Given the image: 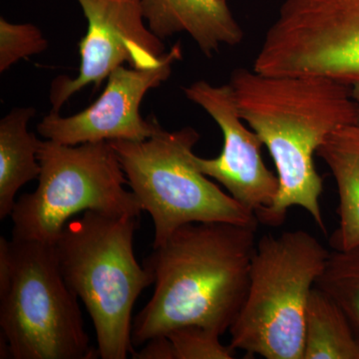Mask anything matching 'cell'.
Instances as JSON below:
<instances>
[{
  "label": "cell",
  "instance_id": "16",
  "mask_svg": "<svg viewBox=\"0 0 359 359\" xmlns=\"http://www.w3.org/2000/svg\"><path fill=\"white\" fill-rule=\"evenodd\" d=\"M316 287L339 304L359 337V245L330 252Z\"/></svg>",
  "mask_w": 359,
  "mask_h": 359
},
{
  "label": "cell",
  "instance_id": "17",
  "mask_svg": "<svg viewBox=\"0 0 359 359\" xmlns=\"http://www.w3.org/2000/svg\"><path fill=\"white\" fill-rule=\"evenodd\" d=\"M48 40L32 23H13L0 18V72L16 62L46 50Z\"/></svg>",
  "mask_w": 359,
  "mask_h": 359
},
{
  "label": "cell",
  "instance_id": "18",
  "mask_svg": "<svg viewBox=\"0 0 359 359\" xmlns=\"http://www.w3.org/2000/svg\"><path fill=\"white\" fill-rule=\"evenodd\" d=\"M166 337L173 346L175 359H231L235 349L219 341L218 332L198 325L175 328Z\"/></svg>",
  "mask_w": 359,
  "mask_h": 359
},
{
  "label": "cell",
  "instance_id": "13",
  "mask_svg": "<svg viewBox=\"0 0 359 359\" xmlns=\"http://www.w3.org/2000/svg\"><path fill=\"white\" fill-rule=\"evenodd\" d=\"M316 155L330 168L339 193V226L330 237L334 250L359 245V122L335 130Z\"/></svg>",
  "mask_w": 359,
  "mask_h": 359
},
{
  "label": "cell",
  "instance_id": "4",
  "mask_svg": "<svg viewBox=\"0 0 359 359\" xmlns=\"http://www.w3.org/2000/svg\"><path fill=\"white\" fill-rule=\"evenodd\" d=\"M78 299L63 278L54 245L0 238V358H98Z\"/></svg>",
  "mask_w": 359,
  "mask_h": 359
},
{
  "label": "cell",
  "instance_id": "7",
  "mask_svg": "<svg viewBox=\"0 0 359 359\" xmlns=\"http://www.w3.org/2000/svg\"><path fill=\"white\" fill-rule=\"evenodd\" d=\"M41 172L34 192L16 200L13 238L54 245L80 212L138 218L143 210L109 142L65 145L41 141Z\"/></svg>",
  "mask_w": 359,
  "mask_h": 359
},
{
  "label": "cell",
  "instance_id": "6",
  "mask_svg": "<svg viewBox=\"0 0 359 359\" xmlns=\"http://www.w3.org/2000/svg\"><path fill=\"white\" fill-rule=\"evenodd\" d=\"M200 134L192 127L160 128L147 140L110 141L128 185L154 224L153 248L180 226L222 222L254 224L259 221L230 194L222 191L196 166L194 147Z\"/></svg>",
  "mask_w": 359,
  "mask_h": 359
},
{
  "label": "cell",
  "instance_id": "20",
  "mask_svg": "<svg viewBox=\"0 0 359 359\" xmlns=\"http://www.w3.org/2000/svg\"><path fill=\"white\" fill-rule=\"evenodd\" d=\"M353 94L354 100H355L356 104H358V114H359V83L353 85Z\"/></svg>",
  "mask_w": 359,
  "mask_h": 359
},
{
  "label": "cell",
  "instance_id": "10",
  "mask_svg": "<svg viewBox=\"0 0 359 359\" xmlns=\"http://www.w3.org/2000/svg\"><path fill=\"white\" fill-rule=\"evenodd\" d=\"M182 58V44L176 43L155 67L120 66L111 73L103 93L88 108L68 117L51 111L37 125V132L46 140L65 145L147 140L161 125L155 119L142 117V101L151 89L169 79L175 63Z\"/></svg>",
  "mask_w": 359,
  "mask_h": 359
},
{
  "label": "cell",
  "instance_id": "11",
  "mask_svg": "<svg viewBox=\"0 0 359 359\" xmlns=\"http://www.w3.org/2000/svg\"><path fill=\"white\" fill-rule=\"evenodd\" d=\"M183 91L188 100L211 116L224 137L221 154L212 159L195 155L196 166L256 216L268 209L276 199L280 182L264 164L263 141L254 130L245 126L231 85L218 86L199 80L184 87Z\"/></svg>",
  "mask_w": 359,
  "mask_h": 359
},
{
  "label": "cell",
  "instance_id": "19",
  "mask_svg": "<svg viewBox=\"0 0 359 359\" xmlns=\"http://www.w3.org/2000/svg\"><path fill=\"white\" fill-rule=\"evenodd\" d=\"M140 351H135L132 356L136 359H175L173 346L166 335H160L145 342Z\"/></svg>",
  "mask_w": 359,
  "mask_h": 359
},
{
  "label": "cell",
  "instance_id": "8",
  "mask_svg": "<svg viewBox=\"0 0 359 359\" xmlns=\"http://www.w3.org/2000/svg\"><path fill=\"white\" fill-rule=\"evenodd\" d=\"M252 68L359 83V0H285Z\"/></svg>",
  "mask_w": 359,
  "mask_h": 359
},
{
  "label": "cell",
  "instance_id": "3",
  "mask_svg": "<svg viewBox=\"0 0 359 359\" xmlns=\"http://www.w3.org/2000/svg\"><path fill=\"white\" fill-rule=\"evenodd\" d=\"M137 219L87 211L71 219L54 244L65 283L93 321L102 359L133 354L132 311L154 283L135 257Z\"/></svg>",
  "mask_w": 359,
  "mask_h": 359
},
{
  "label": "cell",
  "instance_id": "2",
  "mask_svg": "<svg viewBox=\"0 0 359 359\" xmlns=\"http://www.w3.org/2000/svg\"><path fill=\"white\" fill-rule=\"evenodd\" d=\"M254 224L210 222L180 226L153 248L144 266L154 292L135 316L134 346L175 328L228 332L244 306L257 245Z\"/></svg>",
  "mask_w": 359,
  "mask_h": 359
},
{
  "label": "cell",
  "instance_id": "1",
  "mask_svg": "<svg viewBox=\"0 0 359 359\" xmlns=\"http://www.w3.org/2000/svg\"><path fill=\"white\" fill-rule=\"evenodd\" d=\"M238 113L268 148L280 189L259 223L280 226L290 208L306 210L323 233V178L313 156L335 130L359 122L353 86L320 76H273L248 68L231 73Z\"/></svg>",
  "mask_w": 359,
  "mask_h": 359
},
{
  "label": "cell",
  "instance_id": "15",
  "mask_svg": "<svg viewBox=\"0 0 359 359\" xmlns=\"http://www.w3.org/2000/svg\"><path fill=\"white\" fill-rule=\"evenodd\" d=\"M302 359H359V337L346 313L316 287L306 306Z\"/></svg>",
  "mask_w": 359,
  "mask_h": 359
},
{
  "label": "cell",
  "instance_id": "14",
  "mask_svg": "<svg viewBox=\"0 0 359 359\" xmlns=\"http://www.w3.org/2000/svg\"><path fill=\"white\" fill-rule=\"evenodd\" d=\"M35 114L34 108L18 107L0 121V219L11 216L16 194L41 172V141L28 130Z\"/></svg>",
  "mask_w": 359,
  "mask_h": 359
},
{
  "label": "cell",
  "instance_id": "12",
  "mask_svg": "<svg viewBox=\"0 0 359 359\" xmlns=\"http://www.w3.org/2000/svg\"><path fill=\"white\" fill-rule=\"evenodd\" d=\"M141 6L156 36L164 40L185 32L207 57L244 39L226 0H141Z\"/></svg>",
  "mask_w": 359,
  "mask_h": 359
},
{
  "label": "cell",
  "instance_id": "5",
  "mask_svg": "<svg viewBox=\"0 0 359 359\" xmlns=\"http://www.w3.org/2000/svg\"><path fill=\"white\" fill-rule=\"evenodd\" d=\"M330 255L306 231L259 238L244 306L229 330L231 348L266 359H302L306 306Z\"/></svg>",
  "mask_w": 359,
  "mask_h": 359
},
{
  "label": "cell",
  "instance_id": "9",
  "mask_svg": "<svg viewBox=\"0 0 359 359\" xmlns=\"http://www.w3.org/2000/svg\"><path fill=\"white\" fill-rule=\"evenodd\" d=\"M88 21L79 43L80 67L75 78L60 75L52 81L51 111L60 112L68 100L88 85L100 86L124 63L152 68L167 53L163 40L146 25L141 0H77Z\"/></svg>",
  "mask_w": 359,
  "mask_h": 359
}]
</instances>
